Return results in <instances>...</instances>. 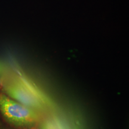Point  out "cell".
I'll return each instance as SVG.
<instances>
[{
	"label": "cell",
	"instance_id": "6da1fadb",
	"mask_svg": "<svg viewBox=\"0 0 129 129\" xmlns=\"http://www.w3.org/2000/svg\"><path fill=\"white\" fill-rule=\"evenodd\" d=\"M3 85L8 96L39 113L45 112L50 106V101L22 75L10 77Z\"/></svg>",
	"mask_w": 129,
	"mask_h": 129
},
{
	"label": "cell",
	"instance_id": "7a4b0ae2",
	"mask_svg": "<svg viewBox=\"0 0 129 129\" xmlns=\"http://www.w3.org/2000/svg\"><path fill=\"white\" fill-rule=\"evenodd\" d=\"M0 112L9 122L20 127H33L40 120V113L0 93Z\"/></svg>",
	"mask_w": 129,
	"mask_h": 129
},
{
	"label": "cell",
	"instance_id": "3957f363",
	"mask_svg": "<svg viewBox=\"0 0 129 129\" xmlns=\"http://www.w3.org/2000/svg\"><path fill=\"white\" fill-rule=\"evenodd\" d=\"M0 74H1V69H0Z\"/></svg>",
	"mask_w": 129,
	"mask_h": 129
}]
</instances>
